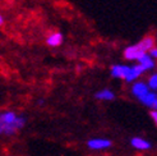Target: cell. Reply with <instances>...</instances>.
I'll list each match as a JSON object with an SVG mask.
<instances>
[{"instance_id":"1","label":"cell","mask_w":157,"mask_h":156,"mask_svg":"<svg viewBox=\"0 0 157 156\" xmlns=\"http://www.w3.org/2000/svg\"><path fill=\"white\" fill-rule=\"evenodd\" d=\"M26 124V116L13 110L0 111V136H12Z\"/></svg>"},{"instance_id":"2","label":"cell","mask_w":157,"mask_h":156,"mask_svg":"<svg viewBox=\"0 0 157 156\" xmlns=\"http://www.w3.org/2000/svg\"><path fill=\"white\" fill-rule=\"evenodd\" d=\"M155 48V37L146 36L138 44L130 45L124 50V58L127 60H138L142 55L147 54Z\"/></svg>"},{"instance_id":"3","label":"cell","mask_w":157,"mask_h":156,"mask_svg":"<svg viewBox=\"0 0 157 156\" xmlns=\"http://www.w3.org/2000/svg\"><path fill=\"white\" fill-rule=\"evenodd\" d=\"M87 146L91 150H106L113 146V142L107 138H92L87 141Z\"/></svg>"},{"instance_id":"4","label":"cell","mask_w":157,"mask_h":156,"mask_svg":"<svg viewBox=\"0 0 157 156\" xmlns=\"http://www.w3.org/2000/svg\"><path fill=\"white\" fill-rule=\"evenodd\" d=\"M129 71H130V65H124V64H115L111 67V76L114 78H120L127 82L128 77H129Z\"/></svg>"},{"instance_id":"5","label":"cell","mask_w":157,"mask_h":156,"mask_svg":"<svg viewBox=\"0 0 157 156\" xmlns=\"http://www.w3.org/2000/svg\"><path fill=\"white\" fill-rule=\"evenodd\" d=\"M138 100H139L143 105L151 107L152 110H157V93H156V92L150 91L148 93H146L144 96L139 97Z\"/></svg>"},{"instance_id":"6","label":"cell","mask_w":157,"mask_h":156,"mask_svg":"<svg viewBox=\"0 0 157 156\" xmlns=\"http://www.w3.org/2000/svg\"><path fill=\"white\" fill-rule=\"evenodd\" d=\"M151 90H150V87H148V84L144 83V82H134L132 86V92L137 99L144 96L146 93H148Z\"/></svg>"},{"instance_id":"7","label":"cell","mask_w":157,"mask_h":156,"mask_svg":"<svg viewBox=\"0 0 157 156\" xmlns=\"http://www.w3.org/2000/svg\"><path fill=\"white\" fill-rule=\"evenodd\" d=\"M64 41V36H63L61 32H51L48 37H46V44H48L50 48H58L60 46Z\"/></svg>"},{"instance_id":"8","label":"cell","mask_w":157,"mask_h":156,"mask_svg":"<svg viewBox=\"0 0 157 156\" xmlns=\"http://www.w3.org/2000/svg\"><path fill=\"white\" fill-rule=\"evenodd\" d=\"M130 145H132V147H134L136 150H142V151L150 150L152 146L150 141H147V139H144L142 137H133L130 139Z\"/></svg>"},{"instance_id":"9","label":"cell","mask_w":157,"mask_h":156,"mask_svg":"<svg viewBox=\"0 0 157 156\" xmlns=\"http://www.w3.org/2000/svg\"><path fill=\"white\" fill-rule=\"evenodd\" d=\"M138 64L139 65H142L143 68H144V71L147 72V71H151V69H153L155 67H156V61H155V59L150 55V54H144V55H142L138 60Z\"/></svg>"},{"instance_id":"10","label":"cell","mask_w":157,"mask_h":156,"mask_svg":"<svg viewBox=\"0 0 157 156\" xmlns=\"http://www.w3.org/2000/svg\"><path fill=\"white\" fill-rule=\"evenodd\" d=\"M95 97L98 99V100H104V101H111V100L115 99V93L111 90L105 88V90H101V91L96 92Z\"/></svg>"},{"instance_id":"11","label":"cell","mask_w":157,"mask_h":156,"mask_svg":"<svg viewBox=\"0 0 157 156\" xmlns=\"http://www.w3.org/2000/svg\"><path fill=\"white\" fill-rule=\"evenodd\" d=\"M147 84H148V87H150V90H152V91H157V72L150 76Z\"/></svg>"},{"instance_id":"12","label":"cell","mask_w":157,"mask_h":156,"mask_svg":"<svg viewBox=\"0 0 157 156\" xmlns=\"http://www.w3.org/2000/svg\"><path fill=\"white\" fill-rule=\"evenodd\" d=\"M150 115H151V118H152L153 123L157 126V110H152V111L150 113Z\"/></svg>"},{"instance_id":"13","label":"cell","mask_w":157,"mask_h":156,"mask_svg":"<svg viewBox=\"0 0 157 156\" xmlns=\"http://www.w3.org/2000/svg\"><path fill=\"white\" fill-rule=\"evenodd\" d=\"M150 55H151L153 59H157V48H153V49L150 51Z\"/></svg>"},{"instance_id":"14","label":"cell","mask_w":157,"mask_h":156,"mask_svg":"<svg viewBox=\"0 0 157 156\" xmlns=\"http://www.w3.org/2000/svg\"><path fill=\"white\" fill-rule=\"evenodd\" d=\"M4 23H5V17L3 13H0V26H4Z\"/></svg>"}]
</instances>
